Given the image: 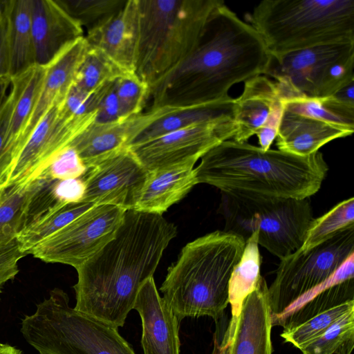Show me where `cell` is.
<instances>
[{"mask_svg": "<svg viewBox=\"0 0 354 354\" xmlns=\"http://www.w3.org/2000/svg\"><path fill=\"white\" fill-rule=\"evenodd\" d=\"M125 211L112 205H95L39 243L29 254L46 263L76 269L114 236Z\"/></svg>", "mask_w": 354, "mask_h": 354, "instance_id": "8fae6325", "label": "cell"}, {"mask_svg": "<svg viewBox=\"0 0 354 354\" xmlns=\"http://www.w3.org/2000/svg\"><path fill=\"white\" fill-rule=\"evenodd\" d=\"M194 167L185 165L149 171L133 209L162 215L198 184Z\"/></svg>", "mask_w": 354, "mask_h": 354, "instance_id": "603a6c76", "label": "cell"}, {"mask_svg": "<svg viewBox=\"0 0 354 354\" xmlns=\"http://www.w3.org/2000/svg\"><path fill=\"white\" fill-rule=\"evenodd\" d=\"M283 111L273 80L263 75L246 80L242 93L234 100L233 119L236 132L232 140L247 142L269 121L280 122Z\"/></svg>", "mask_w": 354, "mask_h": 354, "instance_id": "d6986e66", "label": "cell"}, {"mask_svg": "<svg viewBox=\"0 0 354 354\" xmlns=\"http://www.w3.org/2000/svg\"><path fill=\"white\" fill-rule=\"evenodd\" d=\"M245 244L240 235L217 230L183 248L160 288L180 322L208 316L216 323L224 317L229 280Z\"/></svg>", "mask_w": 354, "mask_h": 354, "instance_id": "277c9868", "label": "cell"}, {"mask_svg": "<svg viewBox=\"0 0 354 354\" xmlns=\"http://www.w3.org/2000/svg\"><path fill=\"white\" fill-rule=\"evenodd\" d=\"M0 344H1V342H0Z\"/></svg>", "mask_w": 354, "mask_h": 354, "instance_id": "681fc988", "label": "cell"}, {"mask_svg": "<svg viewBox=\"0 0 354 354\" xmlns=\"http://www.w3.org/2000/svg\"><path fill=\"white\" fill-rule=\"evenodd\" d=\"M352 310H354V300L321 313L295 327L283 329L281 337L286 342L301 350Z\"/></svg>", "mask_w": 354, "mask_h": 354, "instance_id": "e575fe53", "label": "cell"}, {"mask_svg": "<svg viewBox=\"0 0 354 354\" xmlns=\"http://www.w3.org/2000/svg\"><path fill=\"white\" fill-rule=\"evenodd\" d=\"M148 174L127 147L88 169L83 201L133 209Z\"/></svg>", "mask_w": 354, "mask_h": 354, "instance_id": "5bb4252c", "label": "cell"}, {"mask_svg": "<svg viewBox=\"0 0 354 354\" xmlns=\"http://www.w3.org/2000/svg\"><path fill=\"white\" fill-rule=\"evenodd\" d=\"M26 255L17 239L0 244V294L3 285L19 273V262Z\"/></svg>", "mask_w": 354, "mask_h": 354, "instance_id": "60d3db41", "label": "cell"}, {"mask_svg": "<svg viewBox=\"0 0 354 354\" xmlns=\"http://www.w3.org/2000/svg\"><path fill=\"white\" fill-rule=\"evenodd\" d=\"M6 187L3 183H0V197Z\"/></svg>", "mask_w": 354, "mask_h": 354, "instance_id": "c3c4849f", "label": "cell"}, {"mask_svg": "<svg viewBox=\"0 0 354 354\" xmlns=\"http://www.w3.org/2000/svg\"><path fill=\"white\" fill-rule=\"evenodd\" d=\"M353 133L349 129L284 110L276 145L279 150L307 156L329 142Z\"/></svg>", "mask_w": 354, "mask_h": 354, "instance_id": "7402d4cb", "label": "cell"}, {"mask_svg": "<svg viewBox=\"0 0 354 354\" xmlns=\"http://www.w3.org/2000/svg\"><path fill=\"white\" fill-rule=\"evenodd\" d=\"M125 118L123 117L121 106L114 89V84L103 98L97 110L95 122L106 123Z\"/></svg>", "mask_w": 354, "mask_h": 354, "instance_id": "ee69618b", "label": "cell"}, {"mask_svg": "<svg viewBox=\"0 0 354 354\" xmlns=\"http://www.w3.org/2000/svg\"><path fill=\"white\" fill-rule=\"evenodd\" d=\"M222 0H138L135 75L149 88L199 45Z\"/></svg>", "mask_w": 354, "mask_h": 354, "instance_id": "8992f818", "label": "cell"}, {"mask_svg": "<svg viewBox=\"0 0 354 354\" xmlns=\"http://www.w3.org/2000/svg\"><path fill=\"white\" fill-rule=\"evenodd\" d=\"M53 192L62 205L78 203L84 199L85 183L83 176L66 180H54Z\"/></svg>", "mask_w": 354, "mask_h": 354, "instance_id": "b9f144b4", "label": "cell"}, {"mask_svg": "<svg viewBox=\"0 0 354 354\" xmlns=\"http://www.w3.org/2000/svg\"><path fill=\"white\" fill-rule=\"evenodd\" d=\"M245 21L276 62L318 46L354 44L353 0H263Z\"/></svg>", "mask_w": 354, "mask_h": 354, "instance_id": "5b68a950", "label": "cell"}, {"mask_svg": "<svg viewBox=\"0 0 354 354\" xmlns=\"http://www.w3.org/2000/svg\"><path fill=\"white\" fill-rule=\"evenodd\" d=\"M352 226H354L353 197L339 202L322 216L313 218L300 250H308Z\"/></svg>", "mask_w": 354, "mask_h": 354, "instance_id": "1f68e13d", "label": "cell"}, {"mask_svg": "<svg viewBox=\"0 0 354 354\" xmlns=\"http://www.w3.org/2000/svg\"><path fill=\"white\" fill-rule=\"evenodd\" d=\"M171 107L151 108L147 112L106 123L93 122L70 144L89 169L124 149L156 119Z\"/></svg>", "mask_w": 354, "mask_h": 354, "instance_id": "9a60e30c", "label": "cell"}, {"mask_svg": "<svg viewBox=\"0 0 354 354\" xmlns=\"http://www.w3.org/2000/svg\"><path fill=\"white\" fill-rule=\"evenodd\" d=\"M63 102L52 106L35 127L3 182L6 187L39 177L57 154L95 120L97 111L72 115Z\"/></svg>", "mask_w": 354, "mask_h": 354, "instance_id": "4fadbf2b", "label": "cell"}, {"mask_svg": "<svg viewBox=\"0 0 354 354\" xmlns=\"http://www.w3.org/2000/svg\"><path fill=\"white\" fill-rule=\"evenodd\" d=\"M354 347V310L304 346L302 354H351Z\"/></svg>", "mask_w": 354, "mask_h": 354, "instance_id": "836d02e7", "label": "cell"}, {"mask_svg": "<svg viewBox=\"0 0 354 354\" xmlns=\"http://www.w3.org/2000/svg\"><path fill=\"white\" fill-rule=\"evenodd\" d=\"M268 286L261 277L246 298L230 343L229 354H272Z\"/></svg>", "mask_w": 354, "mask_h": 354, "instance_id": "44dd1931", "label": "cell"}, {"mask_svg": "<svg viewBox=\"0 0 354 354\" xmlns=\"http://www.w3.org/2000/svg\"><path fill=\"white\" fill-rule=\"evenodd\" d=\"M282 102L334 95L354 82V44L318 46L274 59L267 72Z\"/></svg>", "mask_w": 354, "mask_h": 354, "instance_id": "9c48e42d", "label": "cell"}, {"mask_svg": "<svg viewBox=\"0 0 354 354\" xmlns=\"http://www.w3.org/2000/svg\"><path fill=\"white\" fill-rule=\"evenodd\" d=\"M129 75L123 72L99 50L89 46L78 71L74 86L91 91Z\"/></svg>", "mask_w": 354, "mask_h": 354, "instance_id": "d6a6232c", "label": "cell"}, {"mask_svg": "<svg viewBox=\"0 0 354 354\" xmlns=\"http://www.w3.org/2000/svg\"><path fill=\"white\" fill-rule=\"evenodd\" d=\"M114 83L91 91L81 90L73 85L63 102V106L68 113L75 115L96 112L103 98Z\"/></svg>", "mask_w": 354, "mask_h": 354, "instance_id": "ab89813d", "label": "cell"}, {"mask_svg": "<svg viewBox=\"0 0 354 354\" xmlns=\"http://www.w3.org/2000/svg\"><path fill=\"white\" fill-rule=\"evenodd\" d=\"M89 46L103 53L123 72L135 74L139 37L138 0H127L117 12L87 30Z\"/></svg>", "mask_w": 354, "mask_h": 354, "instance_id": "2e32d148", "label": "cell"}, {"mask_svg": "<svg viewBox=\"0 0 354 354\" xmlns=\"http://www.w3.org/2000/svg\"><path fill=\"white\" fill-rule=\"evenodd\" d=\"M272 60L259 33L223 1L196 48L150 88L151 108L219 102L234 85L266 75Z\"/></svg>", "mask_w": 354, "mask_h": 354, "instance_id": "7a4b0ae2", "label": "cell"}, {"mask_svg": "<svg viewBox=\"0 0 354 354\" xmlns=\"http://www.w3.org/2000/svg\"><path fill=\"white\" fill-rule=\"evenodd\" d=\"M12 77L10 75L0 77V106L6 99L7 91L10 88Z\"/></svg>", "mask_w": 354, "mask_h": 354, "instance_id": "bcb514c9", "label": "cell"}, {"mask_svg": "<svg viewBox=\"0 0 354 354\" xmlns=\"http://www.w3.org/2000/svg\"><path fill=\"white\" fill-rule=\"evenodd\" d=\"M46 180L39 177L5 189L0 197V244L17 239L25 230L32 199Z\"/></svg>", "mask_w": 354, "mask_h": 354, "instance_id": "83f0119b", "label": "cell"}, {"mask_svg": "<svg viewBox=\"0 0 354 354\" xmlns=\"http://www.w3.org/2000/svg\"><path fill=\"white\" fill-rule=\"evenodd\" d=\"M88 169L77 151L69 145L57 154L39 177L53 180L76 178L84 176Z\"/></svg>", "mask_w": 354, "mask_h": 354, "instance_id": "74e56055", "label": "cell"}, {"mask_svg": "<svg viewBox=\"0 0 354 354\" xmlns=\"http://www.w3.org/2000/svg\"><path fill=\"white\" fill-rule=\"evenodd\" d=\"M176 234L175 225L161 214L126 210L114 236L75 269L74 308L122 327L140 288L153 276Z\"/></svg>", "mask_w": 354, "mask_h": 354, "instance_id": "6da1fadb", "label": "cell"}, {"mask_svg": "<svg viewBox=\"0 0 354 354\" xmlns=\"http://www.w3.org/2000/svg\"><path fill=\"white\" fill-rule=\"evenodd\" d=\"M124 118L142 112L146 100L149 97L150 88L135 74L124 75L114 83Z\"/></svg>", "mask_w": 354, "mask_h": 354, "instance_id": "8d00e7d4", "label": "cell"}, {"mask_svg": "<svg viewBox=\"0 0 354 354\" xmlns=\"http://www.w3.org/2000/svg\"><path fill=\"white\" fill-rule=\"evenodd\" d=\"M95 205L82 201L57 207L27 227L17 237L21 249L29 254L36 245L57 232Z\"/></svg>", "mask_w": 354, "mask_h": 354, "instance_id": "4dcf8cb0", "label": "cell"}, {"mask_svg": "<svg viewBox=\"0 0 354 354\" xmlns=\"http://www.w3.org/2000/svg\"><path fill=\"white\" fill-rule=\"evenodd\" d=\"M87 30L119 11L127 0H57Z\"/></svg>", "mask_w": 354, "mask_h": 354, "instance_id": "d590c367", "label": "cell"}, {"mask_svg": "<svg viewBox=\"0 0 354 354\" xmlns=\"http://www.w3.org/2000/svg\"><path fill=\"white\" fill-rule=\"evenodd\" d=\"M19 88L18 76L12 77L9 92L0 106V183H3L12 167L7 149L8 129L12 108Z\"/></svg>", "mask_w": 354, "mask_h": 354, "instance_id": "f35d334b", "label": "cell"}, {"mask_svg": "<svg viewBox=\"0 0 354 354\" xmlns=\"http://www.w3.org/2000/svg\"><path fill=\"white\" fill-rule=\"evenodd\" d=\"M354 300V278L317 293L296 310L286 315H272V324L289 329L311 317L346 301Z\"/></svg>", "mask_w": 354, "mask_h": 354, "instance_id": "f1b7e54d", "label": "cell"}, {"mask_svg": "<svg viewBox=\"0 0 354 354\" xmlns=\"http://www.w3.org/2000/svg\"><path fill=\"white\" fill-rule=\"evenodd\" d=\"M354 254V226L308 250L280 259L268 287L271 315L281 313L299 297L330 278Z\"/></svg>", "mask_w": 354, "mask_h": 354, "instance_id": "30bf717a", "label": "cell"}, {"mask_svg": "<svg viewBox=\"0 0 354 354\" xmlns=\"http://www.w3.org/2000/svg\"><path fill=\"white\" fill-rule=\"evenodd\" d=\"M258 233L254 231L245 241V248L234 266L228 283V301L231 318L226 333L228 341L232 338L236 324L246 298L257 288L261 279V257L259 250Z\"/></svg>", "mask_w": 354, "mask_h": 354, "instance_id": "cb8c5ba5", "label": "cell"}, {"mask_svg": "<svg viewBox=\"0 0 354 354\" xmlns=\"http://www.w3.org/2000/svg\"><path fill=\"white\" fill-rule=\"evenodd\" d=\"M45 71V67L34 65L17 75L19 80V88L7 135V149L12 160V166L23 148L24 136L38 97Z\"/></svg>", "mask_w": 354, "mask_h": 354, "instance_id": "d4e9b609", "label": "cell"}, {"mask_svg": "<svg viewBox=\"0 0 354 354\" xmlns=\"http://www.w3.org/2000/svg\"><path fill=\"white\" fill-rule=\"evenodd\" d=\"M236 132L233 117H223L131 145L129 149L148 171L194 165L209 150L232 139Z\"/></svg>", "mask_w": 354, "mask_h": 354, "instance_id": "7c38bea8", "label": "cell"}, {"mask_svg": "<svg viewBox=\"0 0 354 354\" xmlns=\"http://www.w3.org/2000/svg\"><path fill=\"white\" fill-rule=\"evenodd\" d=\"M234 100L230 96L212 104L171 107L167 113L140 133L131 145L140 143L198 123L223 117H233Z\"/></svg>", "mask_w": 354, "mask_h": 354, "instance_id": "484cf974", "label": "cell"}, {"mask_svg": "<svg viewBox=\"0 0 354 354\" xmlns=\"http://www.w3.org/2000/svg\"><path fill=\"white\" fill-rule=\"evenodd\" d=\"M220 209L225 231L245 241L257 231L258 244L280 259L301 248L313 219L309 198H245L223 194Z\"/></svg>", "mask_w": 354, "mask_h": 354, "instance_id": "ba28073f", "label": "cell"}, {"mask_svg": "<svg viewBox=\"0 0 354 354\" xmlns=\"http://www.w3.org/2000/svg\"><path fill=\"white\" fill-rule=\"evenodd\" d=\"M328 170L320 151L300 156L232 139L209 150L194 168L198 184L245 198H310L320 189Z\"/></svg>", "mask_w": 354, "mask_h": 354, "instance_id": "3957f363", "label": "cell"}, {"mask_svg": "<svg viewBox=\"0 0 354 354\" xmlns=\"http://www.w3.org/2000/svg\"><path fill=\"white\" fill-rule=\"evenodd\" d=\"M0 354H23L21 351L7 344H0Z\"/></svg>", "mask_w": 354, "mask_h": 354, "instance_id": "7dc6e473", "label": "cell"}, {"mask_svg": "<svg viewBox=\"0 0 354 354\" xmlns=\"http://www.w3.org/2000/svg\"><path fill=\"white\" fill-rule=\"evenodd\" d=\"M31 5L32 0L7 1L11 77L35 65Z\"/></svg>", "mask_w": 354, "mask_h": 354, "instance_id": "4316f807", "label": "cell"}, {"mask_svg": "<svg viewBox=\"0 0 354 354\" xmlns=\"http://www.w3.org/2000/svg\"><path fill=\"white\" fill-rule=\"evenodd\" d=\"M282 102L286 111L354 131V103L338 93L323 98H297Z\"/></svg>", "mask_w": 354, "mask_h": 354, "instance_id": "f546056e", "label": "cell"}, {"mask_svg": "<svg viewBox=\"0 0 354 354\" xmlns=\"http://www.w3.org/2000/svg\"><path fill=\"white\" fill-rule=\"evenodd\" d=\"M133 309L141 319L144 354H180V322L160 295L153 277L140 288Z\"/></svg>", "mask_w": 354, "mask_h": 354, "instance_id": "e0dca14e", "label": "cell"}, {"mask_svg": "<svg viewBox=\"0 0 354 354\" xmlns=\"http://www.w3.org/2000/svg\"><path fill=\"white\" fill-rule=\"evenodd\" d=\"M8 27L7 1H0V77L10 75V55Z\"/></svg>", "mask_w": 354, "mask_h": 354, "instance_id": "7bdbcfd3", "label": "cell"}, {"mask_svg": "<svg viewBox=\"0 0 354 354\" xmlns=\"http://www.w3.org/2000/svg\"><path fill=\"white\" fill-rule=\"evenodd\" d=\"M31 25L35 65L46 66L84 30L57 0H32Z\"/></svg>", "mask_w": 354, "mask_h": 354, "instance_id": "ac0fdd59", "label": "cell"}, {"mask_svg": "<svg viewBox=\"0 0 354 354\" xmlns=\"http://www.w3.org/2000/svg\"><path fill=\"white\" fill-rule=\"evenodd\" d=\"M21 332L39 354H136L118 328L71 307L59 288L25 316Z\"/></svg>", "mask_w": 354, "mask_h": 354, "instance_id": "52a82bcc", "label": "cell"}, {"mask_svg": "<svg viewBox=\"0 0 354 354\" xmlns=\"http://www.w3.org/2000/svg\"><path fill=\"white\" fill-rule=\"evenodd\" d=\"M88 48V44L85 37H80L66 46L45 66L44 81L24 136V146L50 107L65 100L75 84L78 71Z\"/></svg>", "mask_w": 354, "mask_h": 354, "instance_id": "ffe728a7", "label": "cell"}, {"mask_svg": "<svg viewBox=\"0 0 354 354\" xmlns=\"http://www.w3.org/2000/svg\"><path fill=\"white\" fill-rule=\"evenodd\" d=\"M227 324L224 317L216 323L214 335V348L212 354H229L230 342L226 334Z\"/></svg>", "mask_w": 354, "mask_h": 354, "instance_id": "f6af8a7d", "label": "cell"}]
</instances>
